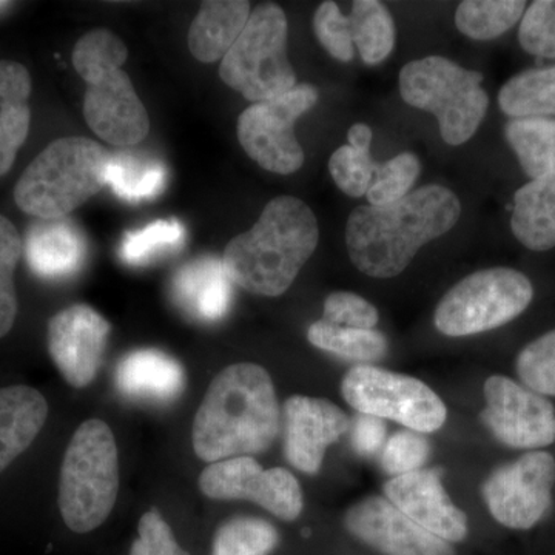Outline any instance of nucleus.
Segmentation results:
<instances>
[{"label":"nucleus","mask_w":555,"mask_h":555,"mask_svg":"<svg viewBox=\"0 0 555 555\" xmlns=\"http://www.w3.org/2000/svg\"><path fill=\"white\" fill-rule=\"evenodd\" d=\"M462 215V204L443 185H425L386 206H358L346 225L350 261L364 275L396 278L420 248L447 235Z\"/></svg>","instance_id":"obj_1"},{"label":"nucleus","mask_w":555,"mask_h":555,"mask_svg":"<svg viewBox=\"0 0 555 555\" xmlns=\"http://www.w3.org/2000/svg\"><path fill=\"white\" fill-rule=\"evenodd\" d=\"M281 427L275 386L264 367L238 363L208 386L193 423V449L207 463L262 454Z\"/></svg>","instance_id":"obj_2"},{"label":"nucleus","mask_w":555,"mask_h":555,"mask_svg":"<svg viewBox=\"0 0 555 555\" xmlns=\"http://www.w3.org/2000/svg\"><path fill=\"white\" fill-rule=\"evenodd\" d=\"M320 241L312 208L295 196L270 201L257 224L233 238L224 268L233 284L262 297H280L297 280Z\"/></svg>","instance_id":"obj_3"},{"label":"nucleus","mask_w":555,"mask_h":555,"mask_svg":"<svg viewBox=\"0 0 555 555\" xmlns=\"http://www.w3.org/2000/svg\"><path fill=\"white\" fill-rule=\"evenodd\" d=\"M126 43L108 30L83 35L73 50V65L86 80L83 116L90 129L118 147H130L149 134L147 109L122 67Z\"/></svg>","instance_id":"obj_4"},{"label":"nucleus","mask_w":555,"mask_h":555,"mask_svg":"<svg viewBox=\"0 0 555 555\" xmlns=\"http://www.w3.org/2000/svg\"><path fill=\"white\" fill-rule=\"evenodd\" d=\"M108 163L107 150L91 139H57L24 171L14 199L31 217H67L107 184Z\"/></svg>","instance_id":"obj_5"},{"label":"nucleus","mask_w":555,"mask_h":555,"mask_svg":"<svg viewBox=\"0 0 555 555\" xmlns=\"http://www.w3.org/2000/svg\"><path fill=\"white\" fill-rule=\"evenodd\" d=\"M119 491L118 447L107 423L89 420L69 440L61 467L60 509L78 534L104 524Z\"/></svg>","instance_id":"obj_6"},{"label":"nucleus","mask_w":555,"mask_h":555,"mask_svg":"<svg viewBox=\"0 0 555 555\" xmlns=\"http://www.w3.org/2000/svg\"><path fill=\"white\" fill-rule=\"evenodd\" d=\"M483 75L441 56L409 62L400 72V93L411 107L433 113L449 145L477 133L489 108Z\"/></svg>","instance_id":"obj_7"},{"label":"nucleus","mask_w":555,"mask_h":555,"mask_svg":"<svg viewBox=\"0 0 555 555\" xmlns=\"http://www.w3.org/2000/svg\"><path fill=\"white\" fill-rule=\"evenodd\" d=\"M219 76L247 101L264 102L297 86L287 57V20L276 3L250 13L246 27L225 54Z\"/></svg>","instance_id":"obj_8"},{"label":"nucleus","mask_w":555,"mask_h":555,"mask_svg":"<svg viewBox=\"0 0 555 555\" xmlns=\"http://www.w3.org/2000/svg\"><path fill=\"white\" fill-rule=\"evenodd\" d=\"M534 298L529 278L518 270L492 268L463 278L441 298L434 315L447 337H469L505 326Z\"/></svg>","instance_id":"obj_9"},{"label":"nucleus","mask_w":555,"mask_h":555,"mask_svg":"<svg viewBox=\"0 0 555 555\" xmlns=\"http://www.w3.org/2000/svg\"><path fill=\"white\" fill-rule=\"evenodd\" d=\"M341 393L360 414L393 420L415 433H436L447 423V406L429 386L386 369L366 364L350 369Z\"/></svg>","instance_id":"obj_10"},{"label":"nucleus","mask_w":555,"mask_h":555,"mask_svg":"<svg viewBox=\"0 0 555 555\" xmlns=\"http://www.w3.org/2000/svg\"><path fill=\"white\" fill-rule=\"evenodd\" d=\"M318 102V90L310 83L273 100L257 102L238 118L241 147L259 167L278 175H292L305 164V150L295 137V122Z\"/></svg>","instance_id":"obj_11"},{"label":"nucleus","mask_w":555,"mask_h":555,"mask_svg":"<svg viewBox=\"0 0 555 555\" xmlns=\"http://www.w3.org/2000/svg\"><path fill=\"white\" fill-rule=\"evenodd\" d=\"M555 459L547 452H528L496 467L481 488L491 516L509 529H531L553 503Z\"/></svg>","instance_id":"obj_12"},{"label":"nucleus","mask_w":555,"mask_h":555,"mask_svg":"<svg viewBox=\"0 0 555 555\" xmlns=\"http://www.w3.org/2000/svg\"><path fill=\"white\" fill-rule=\"evenodd\" d=\"M199 488L215 500H248L281 520L294 521L301 514V486L284 467L264 469L251 456L211 463L199 477Z\"/></svg>","instance_id":"obj_13"},{"label":"nucleus","mask_w":555,"mask_h":555,"mask_svg":"<svg viewBox=\"0 0 555 555\" xmlns=\"http://www.w3.org/2000/svg\"><path fill=\"white\" fill-rule=\"evenodd\" d=\"M483 390L480 420L500 443L516 449L554 443L555 409L547 398L502 375L486 379Z\"/></svg>","instance_id":"obj_14"},{"label":"nucleus","mask_w":555,"mask_h":555,"mask_svg":"<svg viewBox=\"0 0 555 555\" xmlns=\"http://www.w3.org/2000/svg\"><path fill=\"white\" fill-rule=\"evenodd\" d=\"M109 331L108 321L86 305L69 306L51 318L50 357L69 386L82 389L96 377Z\"/></svg>","instance_id":"obj_15"},{"label":"nucleus","mask_w":555,"mask_h":555,"mask_svg":"<svg viewBox=\"0 0 555 555\" xmlns=\"http://www.w3.org/2000/svg\"><path fill=\"white\" fill-rule=\"evenodd\" d=\"M349 534L386 555H456L451 543L430 534L383 496L372 495L346 511Z\"/></svg>","instance_id":"obj_16"},{"label":"nucleus","mask_w":555,"mask_h":555,"mask_svg":"<svg viewBox=\"0 0 555 555\" xmlns=\"http://www.w3.org/2000/svg\"><path fill=\"white\" fill-rule=\"evenodd\" d=\"M284 455L301 473L317 474L324 454L349 429L345 412L324 398L294 396L283 406Z\"/></svg>","instance_id":"obj_17"},{"label":"nucleus","mask_w":555,"mask_h":555,"mask_svg":"<svg viewBox=\"0 0 555 555\" xmlns=\"http://www.w3.org/2000/svg\"><path fill=\"white\" fill-rule=\"evenodd\" d=\"M441 476V469H418L390 478L385 485L386 499L438 539L463 542L469 531L467 517L449 499Z\"/></svg>","instance_id":"obj_18"},{"label":"nucleus","mask_w":555,"mask_h":555,"mask_svg":"<svg viewBox=\"0 0 555 555\" xmlns=\"http://www.w3.org/2000/svg\"><path fill=\"white\" fill-rule=\"evenodd\" d=\"M171 295L189 315L210 323L229 312L233 281L221 259L199 258L178 270L171 281Z\"/></svg>","instance_id":"obj_19"},{"label":"nucleus","mask_w":555,"mask_h":555,"mask_svg":"<svg viewBox=\"0 0 555 555\" xmlns=\"http://www.w3.org/2000/svg\"><path fill=\"white\" fill-rule=\"evenodd\" d=\"M28 266L42 280H65L86 261L87 244L67 219H42L33 225L25 243Z\"/></svg>","instance_id":"obj_20"},{"label":"nucleus","mask_w":555,"mask_h":555,"mask_svg":"<svg viewBox=\"0 0 555 555\" xmlns=\"http://www.w3.org/2000/svg\"><path fill=\"white\" fill-rule=\"evenodd\" d=\"M49 416V403L30 386L0 389V474L31 447Z\"/></svg>","instance_id":"obj_21"},{"label":"nucleus","mask_w":555,"mask_h":555,"mask_svg":"<svg viewBox=\"0 0 555 555\" xmlns=\"http://www.w3.org/2000/svg\"><path fill=\"white\" fill-rule=\"evenodd\" d=\"M116 385L127 397L170 401L184 389L185 374L175 358L160 350H134L116 369Z\"/></svg>","instance_id":"obj_22"},{"label":"nucleus","mask_w":555,"mask_h":555,"mask_svg":"<svg viewBox=\"0 0 555 555\" xmlns=\"http://www.w3.org/2000/svg\"><path fill=\"white\" fill-rule=\"evenodd\" d=\"M31 76L20 62L0 61V177L9 173L30 131Z\"/></svg>","instance_id":"obj_23"},{"label":"nucleus","mask_w":555,"mask_h":555,"mask_svg":"<svg viewBox=\"0 0 555 555\" xmlns=\"http://www.w3.org/2000/svg\"><path fill=\"white\" fill-rule=\"evenodd\" d=\"M250 17L246 0H210L201 3L189 31V49L201 62L224 60Z\"/></svg>","instance_id":"obj_24"},{"label":"nucleus","mask_w":555,"mask_h":555,"mask_svg":"<svg viewBox=\"0 0 555 555\" xmlns=\"http://www.w3.org/2000/svg\"><path fill=\"white\" fill-rule=\"evenodd\" d=\"M511 229L518 243L529 250L555 247V171L531 179L517 190Z\"/></svg>","instance_id":"obj_25"},{"label":"nucleus","mask_w":555,"mask_h":555,"mask_svg":"<svg viewBox=\"0 0 555 555\" xmlns=\"http://www.w3.org/2000/svg\"><path fill=\"white\" fill-rule=\"evenodd\" d=\"M167 170L159 160L141 153H109L107 184L127 203L155 199L166 188Z\"/></svg>","instance_id":"obj_26"},{"label":"nucleus","mask_w":555,"mask_h":555,"mask_svg":"<svg viewBox=\"0 0 555 555\" xmlns=\"http://www.w3.org/2000/svg\"><path fill=\"white\" fill-rule=\"evenodd\" d=\"M499 105L513 119L555 116V65L526 69L507 80L500 90Z\"/></svg>","instance_id":"obj_27"},{"label":"nucleus","mask_w":555,"mask_h":555,"mask_svg":"<svg viewBox=\"0 0 555 555\" xmlns=\"http://www.w3.org/2000/svg\"><path fill=\"white\" fill-rule=\"evenodd\" d=\"M505 138L529 178H542L555 171V119H511Z\"/></svg>","instance_id":"obj_28"},{"label":"nucleus","mask_w":555,"mask_h":555,"mask_svg":"<svg viewBox=\"0 0 555 555\" xmlns=\"http://www.w3.org/2000/svg\"><path fill=\"white\" fill-rule=\"evenodd\" d=\"M350 36L361 60L377 65L396 49L397 30L389 10L378 0H357L349 16Z\"/></svg>","instance_id":"obj_29"},{"label":"nucleus","mask_w":555,"mask_h":555,"mask_svg":"<svg viewBox=\"0 0 555 555\" xmlns=\"http://www.w3.org/2000/svg\"><path fill=\"white\" fill-rule=\"evenodd\" d=\"M524 0H465L455 11V25L474 40H491L516 27L524 16Z\"/></svg>","instance_id":"obj_30"},{"label":"nucleus","mask_w":555,"mask_h":555,"mask_svg":"<svg viewBox=\"0 0 555 555\" xmlns=\"http://www.w3.org/2000/svg\"><path fill=\"white\" fill-rule=\"evenodd\" d=\"M308 339L318 349L360 363H374L387 352V339L382 332L335 326L324 320L309 327Z\"/></svg>","instance_id":"obj_31"},{"label":"nucleus","mask_w":555,"mask_h":555,"mask_svg":"<svg viewBox=\"0 0 555 555\" xmlns=\"http://www.w3.org/2000/svg\"><path fill=\"white\" fill-rule=\"evenodd\" d=\"M278 540L275 526L262 518H232L219 526L211 555H269Z\"/></svg>","instance_id":"obj_32"},{"label":"nucleus","mask_w":555,"mask_h":555,"mask_svg":"<svg viewBox=\"0 0 555 555\" xmlns=\"http://www.w3.org/2000/svg\"><path fill=\"white\" fill-rule=\"evenodd\" d=\"M185 230L178 219H159L144 229L126 233L120 244V259L126 264L144 266L160 255L182 247Z\"/></svg>","instance_id":"obj_33"},{"label":"nucleus","mask_w":555,"mask_h":555,"mask_svg":"<svg viewBox=\"0 0 555 555\" xmlns=\"http://www.w3.org/2000/svg\"><path fill=\"white\" fill-rule=\"evenodd\" d=\"M420 173L422 164L411 152L400 153L385 164H377L374 181L366 193L369 203L371 206H386L403 199L411 193Z\"/></svg>","instance_id":"obj_34"},{"label":"nucleus","mask_w":555,"mask_h":555,"mask_svg":"<svg viewBox=\"0 0 555 555\" xmlns=\"http://www.w3.org/2000/svg\"><path fill=\"white\" fill-rule=\"evenodd\" d=\"M20 232L9 218L0 215V338L5 337L17 317V295L14 270L22 257Z\"/></svg>","instance_id":"obj_35"},{"label":"nucleus","mask_w":555,"mask_h":555,"mask_svg":"<svg viewBox=\"0 0 555 555\" xmlns=\"http://www.w3.org/2000/svg\"><path fill=\"white\" fill-rule=\"evenodd\" d=\"M517 374L528 389L555 397V328L518 353Z\"/></svg>","instance_id":"obj_36"},{"label":"nucleus","mask_w":555,"mask_h":555,"mask_svg":"<svg viewBox=\"0 0 555 555\" xmlns=\"http://www.w3.org/2000/svg\"><path fill=\"white\" fill-rule=\"evenodd\" d=\"M518 42L532 56L555 60V0H535L525 10Z\"/></svg>","instance_id":"obj_37"},{"label":"nucleus","mask_w":555,"mask_h":555,"mask_svg":"<svg viewBox=\"0 0 555 555\" xmlns=\"http://www.w3.org/2000/svg\"><path fill=\"white\" fill-rule=\"evenodd\" d=\"M375 169L377 164L372 159L371 153L358 152L350 145L339 147L332 153L328 160V171L335 184L352 198L366 195L374 181Z\"/></svg>","instance_id":"obj_38"},{"label":"nucleus","mask_w":555,"mask_h":555,"mask_svg":"<svg viewBox=\"0 0 555 555\" xmlns=\"http://www.w3.org/2000/svg\"><path fill=\"white\" fill-rule=\"evenodd\" d=\"M313 30L323 49L334 60L341 62L353 60L356 47L350 36L349 20L341 13L337 2L327 0L318 7L313 16Z\"/></svg>","instance_id":"obj_39"},{"label":"nucleus","mask_w":555,"mask_h":555,"mask_svg":"<svg viewBox=\"0 0 555 555\" xmlns=\"http://www.w3.org/2000/svg\"><path fill=\"white\" fill-rule=\"evenodd\" d=\"M429 455L430 444L425 436L415 430H400L386 441L382 466L389 476L400 477L422 469Z\"/></svg>","instance_id":"obj_40"},{"label":"nucleus","mask_w":555,"mask_h":555,"mask_svg":"<svg viewBox=\"0 0 555 555\" xmlns=\"http://www.w3.org/2000/svg\"><path fill=\"white\" fill-rule=\"evenodd\" d=\"M321 320L335 326L371 331L377 326L379 315L377 308L360 295L352 292H335L324 301Z\"/></svg>","instance_id":"obj_41"},{"label":"nucleus","mask_w":555,"mask_h":555,"mask_svg":"<svg viewBox=\"0 0 555 555\" xmlns=\"http://www.w3.org/2000/svg\"><path fill=\"white\" fill-rule=\"evenodd\" d=\"M139 539L130 555H190L182 550L158 509H150L139 520Z\"/></svg>","instance_id":"obj_42"},{"label":"nucleus","mask_w":555,"mask_h":555,"mask_svg":"<svg viewBox=\"0 0 555 555\" xmlns=\"http://www.w3.org/2000/svg\"><path fill=\"white\" fill-rule=\"evenodd\" d=\"M387 426L385 420L374 415H358L353 420L352 443L358 455L372 456L383 451L386 444Z\"/></svg>","instance_id":"obj_43"},{"label":"nucleus","mask_w":555,"mask_h":555,"mask_svg":"<svg viewBox=\"0 0 555 555\" xmlns=\"http://www.w3.org/2000/svg\"><path fill=\"white\" fill-rule=\"evenodd\" d=\"M347 141L358 152L371 153L372 130L366 124H356L347 131Z\"/></svg>","instance_id":"obj_44"},{"label":"nucleus","mask_w":555,"mask_h":555,"mask_svg":"<svg viewBox=\"0 0 555 555\" xmlns=\"http://www.w3.org/2000/svg\"><path fill=\"white\" fill-rule=\"evenodd\" d=\"M5 5H9V3H7V2H0V9H2V7H5Z\"/></svg>","instance_id":"obj_45"}]
</instances>
